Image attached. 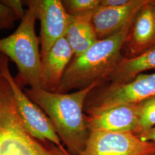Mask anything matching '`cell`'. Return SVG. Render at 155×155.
<instances>
[{"mask_svg": "<svg viewBox=\"0 0 155 155\" xmlns=\"http://www.w3.org/2000/svg\"><path fill=\"white\" fill-rule=\"evenodd\" d=\"M90 131L135 134L139 125L138 104L117 106L98 114L87 116Z\"/></svg>", "mask_w": 155, "mask_h": 155, "instance_id": "cell-10", "label": "cell"}, {"mask_svg": "<svg viewBox=\"0 0 155 155\" xmlns=\"http://www.w3.org/2000/svg\"><path fill=\"white\" fill-rule=\"evenodd\" d=\"M23 2L28 7L25 15L14 33L0 39V53L16 63L18 75V79H15L20 87L29 85L30 88L39 89L41 62L39 40L35 33L36 6L33 0Z\"/></svg>", "mask_w": 155, "mask_h": 155, "instance_id": "cell-3", "label": "cell"}, {"mask_svg": "<svg viewBox=\"0 0 155 155\" xmlns=\"http://www.w3.org/2000/svg\"><path fill=\"white\" fill-rule=\"evenodd\" d=\"M139 125L136 136L155 126V95L138 103Z\"/></svg>", "mask_w": 155, "mask_h": 155, "instance_id": "cell-15", "label": "cell"}, {"mask_svg": "<svg viewBox=\"0 0 155 155\" xmlns=\"http://www.w3.org/2000/svg\"><path fill=\"white\" fill-rule=\"evenodd\" d=\"M74 55L66 38L56 43L45 55H41V88L55 93Z\"/></svg>", "mask_w": 155, "mask_h": 155, "instance_id": "cell-12", "label": "cell"}, {"mask_svg": "<svg viewBox=\"0 0 155 155\" xmlns=\"http://www.w3.org/2000/svg\"><path fill=\"white\" fill-rule=\"evenodd\" d=\"M137 137L143 141L155 142V127L150 130L137 136Z\"/></svg>", "mask_w": 155, "mask_h": 155, "instance_id": "cell-20", "label": "cell"}, {"mask_svg": "<svg viewBox=\"0 0 155 155\" xmlns=\"http://www.w3.org/2000/svg\"><path fill=\"white\" fill-rule=\"evenodd\" d=\"M1 77H2V76H1V75L0 74V79H1Z\"/></svg>", "mask_w": 155, "mask_h": 155, "instance_id": "cell-21", "label": "cell"}, {"mask_svg": "<svg viewBox=\"0 0 155 155\" xmlns=\"http://www.w3.org/2000/svg\"><path fill=\"white\" fill-rule=\"evenodd\" d=\"M155 48V0H150L133 19L122 50L127 59L134 58Z\"/></svg>", "mask_w": 155, "mask_h": 155, "instance_id": "cell-9", "label": "cell"}, {"mask_svg": "<svg viewBox=\"0 0 155 155\" xmlns=\"http://www.w3.org/2000/svg\"><path fill=\"white\" fill-rule=\"evenodd\" d=\"M101 0L61 1L67 13L71 16H91L100 7Z\"/></svg>", "mask_w": 155, "mask_h": 155, "instance_id": "cell-16", "label": "cell"}, {"mask_svg": "<svg viewBox=\"0 0 155 155\" xmlns=\"http://www.w3.org/2000/svg\"><path fill=\"white\" fill-rule=\"evenodd\" d=\"M151 69H155V48L134 58L123 57L107 79L111 84L127 83L143 71Z\"/></svg>", "mask_w": 155, "mask_h": 155, "instance_id": "cell-14", "label": "cell"}, {"mask_svg": "<svg viewBox=\"0 0 155 155\" xmlns=\"http://www.w3.org/2000/svg\"><path fill=\"white\" fill-rule=\"evenodd\" d=\"M0 155H70L48 141L33 137L17 110L11 88L0 79Z\"/></svg>", "mask_w": 155, "mask_h": 155, "instance_id": "cell-4", "label": "cell"}, {"mask_svg": "<svg viewBox=\"0 0 155 155\" xmlns=\"http://www.w3.org/2000/svg\"><path fill=\"white\" fill-rule=\"evenodd\" d=\"M132 23L110 37L98 40L82 54L74 56L55 93L65 94L72 89L82 90L94 83L100 84L107 79L123 58L122 47Z\"/></svg>", "mask_w": 155, "mask_h": 155, "instance_id": "cell-2", "label": "cell"}, {"mask_svg": "<svg viewBox=\"0 0 155 155\" xmlns=\"http://www.w3.org/2000/svg\"><path fill=\"white\" fill-rule=\"evenodd\" d=\"M98 85L70 94L51 93L41 88H25L24 93L48 117L70 155H81L90 135L87 116L83 113L87 97Z\"/></svg>", "mask_w": 155, "mask_h": 155, "instance_id": "cell-1", "label": "cell"}, {"mask_svg": "<svg viewBox=\"0 0 155 155\" xmlns=\"http://www.w3.org/2000/svg\"><path fill=\"white\" fill-rule=\"evenodd\" d=\"M4 5L10 8L20 20H22L25 15L26 10L23 8L24 2L21 0H2L0 1Z\"/></svg>", "mask_w": 155, "mask_h": 155, "instance_id": "cell-18", "label": "cell"}, {"mask_svg": "<svg viewBox=\"0 0 155 155\" xmlns=\"http://www.w3.org/2000/svg\"><path fill=\"white\" fill-rule=\"evenodd\" d=\"M149 1L131 0L120 7H99L91 19L98 40L107 38L132 23L139 10Z\"/></svg>", "mask_w": 155, "mask_h": 155, "instance_id": "cell-11", "label": "cell"}, {"mask_svg": "<svg viewBox=\"0 0 155 155\" xmlns=\"http://www.w3.org/2000/svg\"><path fill=\"white\" fill-rule=\"evenodd\" d=\"M155 95V72L141 73L127 83L110 84L85 102L84 109L88 115H93L117 106L138 104Z\"/></svg>", "mask_w": 155, "mask_h": 155, "instance_id": "cell-6", "label": "cell"}, {"mask_svg": "<svg viewBox=\"0 0 155 155\" xmlns=\"http://www.w3.org/2000/svg\"><path fill=\"white\" fill-rule=\"evenodd\" d=\"M9 64V58L0 53V74L11 88L17 110L28 133L35 139L48 141L61 150H66L50 118L39 106L23 93L20 86L12 77Z\"/></svg>", "mask_w": 155, "mask_h": 155, "instance_id": "cell-5", "label": "cell"}, {"mask_svg": "<svg viewBox=\"0 0 155 155\" xmlns=\"http://www.w3.org/2000/svg\"><path fill=\"white\" fill-rule=\"evenodd\" d=\"M91 16L70 17L65 38L74 56L82 54L98 41L91 23Z\"/></svg>", "mask_w": 155, "mask_h": 155, "instance_id": "cell-13", "label": "cell"}, {"mask_svg": "<svg viewBox=\"0 0 155 155\" xmlns=\"http://www.w3.org/2000/svg\"><path fill=\"white\" fill-rule=\"evenodd\" d=\"M131 0H101L100 7L102 8H116L125 5Z\"/></svg>", "mask_w": 155, "mask_h": 155, "instance_id": "cell-19", "label": "cell"}, {"mask_svg": "<svg viewBox=\"0 0 155 155\" xmlns=\"http://www.w3.org/2000/svg\"><path fill=\"white\" fill-rule=\"evenodd\" d=\"M37 18L40 21L41 55L47 53L64 38L70 17L60 0H33Z\"/></svg>", "mask_w": 155, "mask_h": 155, "instance_id": "cell-8", "label": "cell"}, {"mask_svg": "<svg viewBox=\"0 0 155 155\" xmlns=\"http://www.w3.org/2000/svg\"><path fill=\"white\" fill-rule=\"evenodd\" d=\"M18 20L20 18L15 12L0 1V31L13 28Z\"/></svg>", "mask_w": 155, "mask_h": 155, "instance_id": "cell-17", "label": "cell"}, {"mask_svg": "<svg viewBox=\"0 0 155 155\" xmlns=\"http://www.w3.org/2000/svg\"><path fill=\"white\" fill-rule=\"evenodd\" d=\"M81 155H155V142L133 133L90 131Z\"/></svg>", "mask_w": 155, "mask_h": 155, "instance_id": "cell-7", "label": "cell"}]
</instances>
